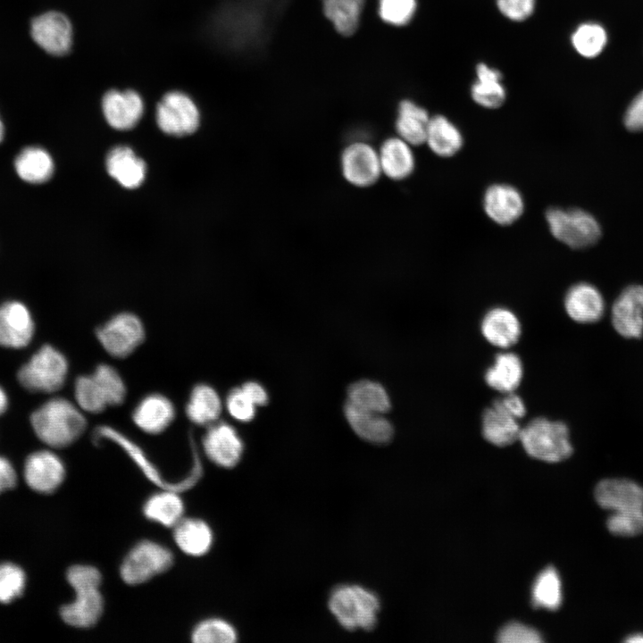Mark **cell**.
<instances>
[{
    "label": "cell",
    "mask_w": 643,
    "mask_h": 643,
    "mask_svg": "<svg viewBox=\"0 0 643 643\" xmlns=\"http://www.w3.org/2000/svg\"><path fill=\"white\" fill-rule=\"evenodd\" d=\"M502 79L500 71L486 63H478L476 80L471 88L472 100L483 108L496 109L500 107L506 99V90Z\"/></svg>",
    "instance_id": "obj_30"
},
{
    "label": "cell",
    "mask_w": 643,
    "mask_h": 643,
    "mask_svg": "<svg viewBox=\"0 0 643 643\" xmlns=\"http://www.w3.org/2000/svg\"><path fill=\"white\" fill-rule=\"evenodd\" d=\"M30 34L38 46L56 57L68 54L74 42L71 20L58 11H49L36 17L30 25Z\"/></svg>",
    "instance_id": "obj_11"
},
{
    "label": "cell",
    "mask_w": 643,
    "mask_h": 643,
    "mask_svg": "<svg viewBox=\"0 0 643 643\" xmlns=\"http://www.w3.org/2000/svg\"><path fill=\"white\" fill-rule=\"evenodd\" d=\"M380 600L372 591L358 585L337 587L329 598V608L347 630H371L377 622Z\"/></svg>",
    "instance_id": "obj_4"
},
{
    "label": "cell",
    "mask_w": 643,
    "mask_h": 643,
    "mask_svg": "<svg viewBox=\"0 0 643 643\" xmlns=\"http://www.w3.org/2000/svg\"><path fill=\"white\" fill-rule=\"evenodd\" d=\"M222 404L217 391L207 384H198L191 391L186 413L196 425L210 426L217 422Z\"/></svg>",
    "instance_id": "obj_34"
},
{
    "label": "cell",
    "mask_w": 643,
    "mask_h": 643,
    "mask_svg": "<svg viewBox=\"0 0 643 643\" xmlns=\"http://www.w3.org/2000/svg\"><path fill=\"white\" fill-rule=\"evenodd\" d=\"M17 482L16 472L8 459L0 456V493L12 489Z\"/></svg>",
    "instance_id": "obj_50"
},
{
    "label": "cell",
    "mask_w": 643,
    "mask_h": 643,
    "mask_svg": "<svg viewBox=\"0 0 643 643\" xmlns=\"http://www.w3.org/2000/svg\"><path fill=\"white\" fill-rule=\"evenodd\" d=\"M624 641L628 643H643V633L631 634Z\"/></svg>",
    "instance_id": "obj_53"
},
{
    "label": "cell",
    "mask_w": 643,
    "mask_h": 643,
    "mask_svg": "<svg viewBox=\"0 0 643 643\" xmlns=\"http://www.w3.org/2000/svg\"><path fill=\"white\" fill-rule=\"evenodd\" d=\"M106 169L111 177L127 188L139 187L146 175L144 161L124 146H116L108 153Z\"/></svg>",
    "instance_id": "obj_26"
},
{
    "label": "cell",
    "mask_w": 643,
    "mask_h": 643,
    "mask_svg": "<svg viewBox=\"0 0 643 643\" xmlns=\"http://www.w3.org/2000/svg\"><path fill=\"white\" fill-rule=\"evenodd\" d=\"M203 449L214 464L231 468L240 461L244 444L233 426L216 422L209 426L203 438Z\"/></svg>",
    "instance_id": "obj_16"
},
{
    "label": "cell",
    "mask_w": 643,
    "mask_h": 643,
    "mask_svg": "<svg viewBox=\"0 0 643 643\" xmlns=\"http://www.w3.org/2000/svg\"><path fill=\"white\" fill-rule=\"evenodd\" d=\"M430 119L421 105L409 99L401 101L395 123L397 136L413 146L424 144Z\"/></svg>",
    "instance_id": "obj_31"
},
{
    "label": "cell",
    "mask_w": 643,
    "mask_h": 643,
    "mask_svg": "<svg viewBox=\"0 0 643 643\" xmlns=\"http://www.w3.org/2000/svg\"><path fill=\"white\" fill-rule=\"evenodd\" d=\"M413 147L397 136L385 139L378 150L382 175L393 180L411 176L416 164Z\"/></svg>",
    "instance_id": "obj_22"
},
{
    "label": "cell",
    "mask_w": 643,
    "mask_h": 643,
    "mask_svg": "<svg viewBox=\"0 0 643 643\" xmlns=\"http://www.w3.org/2000/svg\"><path fill=\"white\" fill-rule=\"evenodd\" d=\"M172 563L173 555L169 548L152 540H142L123 559L120 574L127 584L138 585L166 572Z\"/></svg>",
    "instance_id": "obj_8"
},
{
    "label": "cell",
    "mask_w": 643,
    "mask_h": 643,
    "mask_svg": "<svg viewBox=\"0 0 643 643\" xmlns=\"http://www.w3.org/2000/svg\"><path fill=\"white\" fill-rule=\"evenodd\" d=\"M4 128L3 122L0 119V142L2 141V139L4 138Z\"/></svg>",
    "instance_id": "obj_54"
},
{
    "label": "cell",
    "mask_w": 643,
    "mask_h": 643,
    "mask_svg": "<svg viewBox=\"0 0 643 643\" xmlns=\"http://www.w3.org/2000/svg\"><path fill=\"white\" fill-rule=\"evenodd\" d=\"M54 167L50 154L38 146L23 148L14 160L16 173L30 184H41L50 180Z\"/></svg>",
    "instance_id": "obj_33"
},
{
    "label": "cell",
    "mask_w": 643,
    "mask_h": 643,
    "mask_svg": "<svg viewBox=\"0 0 643 643\" xmlns=\"http://www.w3.org/2000/svg\"><path fill=\"white\" fill-rule=\"evenodd\" d=\"M608 530L617 536L630 537L643 533V510L614 512L606 522Z\"/></svg>",
    "instance_id": "obj_44"
},
{
    "label": "cell",
    "mask_w": 643,
    "mask_h": 643,
    "mask_svg": "<svg viewBox=\"0 0 643 643\" xmlns=\"http://www.w3.org/2000/svg\"><path fill=\"white\" fill-rule=\"evenodd\" d=\"M482 207L486 215L496 224L509 226L523 214L525 202L521 191L507 183L489 185L482 197Z\"/></svg>",
    "instance_id": "obj_14"
},
{
    "label": "cell",
    "mask_w": 643,
    "mask_h": 643,
    "mask_svg": "<svg viewBox=\"0 0 643 643\" xmlns=\"http://www.w3.org/2000/svg\"><path fill=\"white\" fill-rule=\"evenodd\" d=\"M30 424L42 442L60 448L71 445L83 434L87 421L77 405L64 397H54L31 413Z\"/></svg>",
    "instance_id": "obj_1"
},
{
    "label": "cell",
    "mask_w": 643,
    "mask_h": 643,
    "mask_svg": "<svg viewBox=\"0 0 643 643\" xmlns=\"http://www.w3.org/2000/svg\"><path fill=\"white\" fill-rule=\"evenodd\" d=\"M519 421L495 399L482 413V436L497 447L511 445L519 440L522 430Z\"/></svg>",
    "instance_id": "obj_23"
},
{
    "label": "cell",
    "mask_w": 643,
    "mask_h": 643,
    "mask_svg": "<svg viewBox=\"0 0 643 643\" xmlns=\"http://www.w3.org/2000/svg\"><path fill=\"white\" fill-rule=\"evenodd\" d=\"M344 413L353 430L363 439L385 444L392 438L393 426L383 413L357 407L349 402L346 403Z\"/></svg>",
    "instance_id": "obj_25"
},
{
    "label": "cell",
    "mask_w": 643,
    "mask_h": 643,
    "mask_svg": "<svg viewBox=\"0 0 643 643\" xmlns=\"http://www.w3.org/2000/svg\"><path fill=\"white\" fill-rule=\"evenodd\" d=\"M545 218L551 235L573 249L591 246L601 236L597 221L582 209L550 207Z\"/></svg>",
    "instance_id": "obj_6"
},
{
    "label": "cell",
    "mask_w": 643,
    "mask_h": 643,
    "mask_svg": "<svg viewBox=\"0 0 643 643\" xmlns=\"http://www.w3.org/2000/svg\"><path fill=\"white\" fill-rule=\"evenodd\" d=\"M66 578L74 589L75 599L61 607L63 621L76 628L94 626L104 610L100 571L92 565L77 564L67 571Z\"/></svg>",
    "instance_id": "obj_2"
},
{
    "label": "cell",
    "mask_w": 643,
    "mask_h": 643,
    "mask_svg": "<svg viewBox=\"0 0 643 643\" xmlns=\"http://www.w3.org/2000/svg\"><path fill=\"white\" fill-rule=\"evenodd\" d=\"M519 440L529 455L548 463L561 462L572 453L567 425L546 417L533 418L522 427Z\"/></svg>",
    "instance_id": "obj_3"
},
{
    "label": "cell",
    "mask_w": 643,
    "mask_h": 643,
    "mask_svg": "<svg viewBox=\"0 0 643 643\" xmlns=\"http://www.w3.org/2000/svg\"><path fill=\"white\" fill-rule=\"evenodd\" d=\"M424 144L437 156L449 158L462 149L463 136L452 121L437 114L430 116Z\"/></svg>",
    "instance_id": "obj_27"
},
{
    "label": "cell",
    "mask_w": 643,
    "mask_h": 643,
    "mask_svg": "<svg viewBox=\"0 0 643 643\" xmlns=\"http://www.w3.org/2000/svg\"><path fill=\"white\" fill-rule=\"evenodd\" d=\"M564 305L567 315L572 321L582 324L598 322L605 309V299L600 291L587 282L572 285L564 296Z\"/></svg>",
    "instance_id": "obj_20"
},
{
    "label": "cell",
    "mask_w": 643,
    "mask_h": 643,
    "mask_svg": "<svg viewBox=\"0 0 643 643\" xmlns=\"http://www.w3.org/2000/svg\"><path fill=\"white\" fill-rule=\"evenodd\" d=\"M101 109L106 122L113 129L127 130L141 120L145 104L141 95L134 88L107 89L101 99Z\"/></svg>",
    "instance_id": "obj_13"
},
{
    "label": "cell",
    "mask_w": 643,
    "mask_h": 643,
    "mask_svg": "<svg viewBox=\"0 0 643 643\" xmlns=\"http://www.w3.org/2000/svg\"><path fill=\"white\" fill-rule=\"evenodd\" d=\"M480 331L489 344L507 350L520 339L522 325L513 311L506 307L497 306L484 314L480 322Z\"/></svg>",
    "instance_id": "obj_21"
},
{
    "label": "cell",
    "mask_w": 643,
    "mask_h": 643,
    "mask_svg": "<svg viewBox=\"0 0 643 643\" xmlns=\"http://www.w3.org/2000/svg\"><path fill=\"white\" fill-rule=\"evenodd\" d=\"M24 478L28 486L39 493H52L65 478L61 458L52 451L40 450L30 454L24 463Z\"/></svg>",
    "instance_id": "obj_18"
},
{
    "label": "cell",
    "mask_w": 643,
    "mask_h": 643,
    "mask_svg": "<svg viewBox=\"0 0 643 643\" xmlns=\"http://www.w3.org/2000/svg\"><path fill=\"white\" fill-rule=\"evenodd\" d=\"M532 603L535 607L557 609L562 603L561 581L557 572L547 567L541 572L532 588Z\"/></svg>",
    "instance_id": "obj_37"
},
{
    "label": "cell",
    "mask_w": 643,
    "mask_h": 643,
    "mask_svg": "<svg viewBox=\"0 0 643 643\" xmlns=\"http://www.w3.org/2000/svg\"><path fill=\"white\" fill-rule=\"evenodd\" d=\"M240 388L255 406L264 405L268 403L269 397L267 391L261 384L255 381H248L244 383Z\"/></svg>",
    "instance_id": "obj_51"
},
{
    "label": "cell",
    "mask_w": 643,
    "mask_h": 643,
    "mask_svg": "<svg viewBox=\"0 0 643 643\" xmlns=\"http://www.w3.org/2000/svg\"><path fill=\"white\" fill-rule=\"evenodd\" d=\"M35 332V323L28 307L20 301L0 305V346L19 349L27 347Z\"/></svg>",
    "instance_id": "obj_17"
},
{
    "label": "cell",
    "mask_w": 643,
    "mask_h": 643,
    "mask_svg": "<svg viewBox=\"0 0 643 643\" xmlns=\"http://www.w3.org/2000/svg\"><path fill=\"white\" fill-rule=\"evenodd\" d=\"M606 41L605 30L597 23L580 24L572 35V46L580 55L587 58L598 55Z\"/></svg>",
    "instance_id": "obj_38"
},
{
    "label": "cell",
    "mask_w": 643,
    "mask_h": 643,
    "mask_svg": "<svg viewBox=\"0 0 643 643\" xmlns=\"http://www.w3.org/2000/svg\"><path fill=\"white\" fill-rule=\"evenodd\" d=\"M347 397V402L352 405L379 413H385L391 407L386 389L380 384L368 380L351 384Z\"/></svg>",
    "instance_id": "obj_36"
},
{
    "label": "cell",
    "mask_w": 643,
    "mask_h": 643,
    "mask_svg": "<svg viewBox=\"0 0 643 643\" xmlns=\"http://www.w3.org/2000/svg\"><path fill=\"white\" fill-rule=\"evenodd\" d=\"M237 638V630L229 622L214 617L199 622L191 633L195 643H233Z\"/></svg>",
    "instance_id": "obj_39"
},
{
    "label": "cell",
    "mask_w": 643,
    "mask_h": 643,
    "mask_svg": "<svg viewBox=\"0 0 643 643\" xmlns=\"http://www.w3.org/2000/svg\"><path fill=\"white\" fill-rule=\"evenodd\" d=\"M497 401L511 414L521 420L526 414V406L522 398L514 391L502 394Z\"/></svg>",
    "instance_id": "obj_49"
},
{
    "label": "cell",
    "mask_w": 643,
    "mask_h": 643,
    "mask_svg": "<svg viewBox=\"0 0 643 643\" xmlns=\"http://www.w3.org/2000/svg\"><path fill=\"white\" fill-rule=\"evenodd\" d=\"M595 498L614 512L643 510V488L627 479H605L595 489Z\"/></svg>",
    "instance_id": "obj_19"
},
{
    "label": "cell",
    "mask_w": 643,
    "mask_h": 643,
    "mask_svg": "<svg viewBox=\"0 0 643 643\" xmlns=\"http://www.w3.org/2000/svg\"><path fill=\"white\" fill-rule=\"evenodd\" d=\"M175 416L172 403L163 395L151 394L145 397L135 407L132 419L143 431L158 434L169 427Z\"/></svg>",
    "instance_id": "obj_24"
},
{
    "label": "cell",
    "mask_w": 643,
    "mask_h": 643,
    "mask_svg": "<svg viewBox=\"0 0 643 643\" xmlns=\"http://www.w3.org/2000/svg\"><path fill=\"white\" fill-rule=\"evenodd\" d=\"M96 335L109 355L116 358H123L130 355L143 342L145 329L137 315L121 313L100 326Z\"/></svg>",
    "instance_id": "obj_10"
},
{
    "label": "cell",
    "mask_w": 643,
    "mask_h": 643,
    "mask_svg": "<svg viewBox=\"0 0 643 643\" xmlns=\"http://www.w3.org/2000/svg\"><path fill=\"white\" fill-rule=\"evenodd\" d=\"M325 16L338 33L350 36L357 29L365 0H322Z\"/></svg>",
    "instance_id": "obj_35"
},
{
    "label": "cell",
    "mask_w": 643,
    "mask_h": 643,
    "mask_svg": "<svg viewBox=\"0 0 643 643\" xmlns=\"http://www.w3.org/2000/svg\"><path fill=\"white\" fill-rule=\"evenodd\" d=\"M155 118L161 130L180 137L197 129L200 112L188 94L180 89H171L163 93L158 101Z\"/></svg>",
    "instance_id": "obj_9"
},
{
    "label": "cell",
    "mask_w": 643,
    "mask_h": 643,
    "mask_svg": "<svg viewBox=\"0 0 643 643\" xmlns=\"http://www.w3.org/2000/svg\"><path fill=\"white\" fill-rule=\"evenodd\" d=\"M340 167L344 179L358 188L373 185L382 175L378 150L366 142L347 146L340 156Z\"/></svg>",
    "instance_id": "obj_12"
},
{
    "label": "cell",
    "mask_w": 643,
    "mask_h": 643,
    "mask_svg": "<svg viewBox=\"0 0 643 643\" xmlns=\"http://www.w3.org/2000/svg\"><path fill=\"white\" fill-rule=\"evenodd\" d=\"M611 322L614 330L625 338L643 335V286L625 288L611 307Z\"/></svg>",
    "instance_id": "obj_15"
},
{
    "label": "cell",
    "mask_w": 643,
    "mask_h": 643,
    "mask_svg": "<svg viewBox=\"0 0 643 643\" xmlns=\"http://www.w3.org/2000/svg\"><path fill=\"white\" fill-rule=\"evenodd\" d=\"M67 374L66 357L53 346L44 345L21 366L17 379L29 391L53 393L63 386Z\"/></svg>",
    "instance_id": "obj_5"
},
{
    "label": "cell",
    "mask_w": 643,
    "mask_h": 643,
    "mask_svg": "<svg viewBox=\"0 0 643 643\" xmlns=\"http://www.w3.org/2000/svg\"><path fill=\"white\" fill-rule=\"evenodd\" d=\"M381 20L393 26H404L412 21L417 8L416 0H379Z\"/></svg>",
    "instance_id": "obj_43"
},
{
    "label": "cell",
    "mask_w": 643,
    "mask_h": 643,
    "mask_svg": "<svg viewBox=\"0 0 643 643\" xmlns=\"http://www.w3.org/2000/svg\"><path fill=\"white\" fill-rule=\"evenodd\" d=\"M523 366L519 355L504 350L498 353L485 372V381L492 389L501 394L514 392L520 386Z\"/></svg>",
    "instance_id": "obj_28"
},
{
    "label": "cell",
    "mask_w": 643,
    "mask_h": 643,
    "mask_svg": "<svg viewBox=\"0 0 643 643\" xmlns=\"http://www.w3.org/2000/svg\"><path fill=\"white\" fill-rule=\"evenodd\" d=\"M74 397L77 405L87 413H98L108 406L92 374L76 379Z\"/></svg>",
    "instance_id": "obj_41"
},
{
    "label": "cell",
    "mask_w": 643,
    "mask_h": 643,
    "mask_svg": "<svg viewBox=\"0 0 643 643\" xmlns=\"http://www.w3.org/2000/svg\"><path fill=\"white\" fill-rule=\"evenodd\" d=\"M177 547L190 556H202L211 548L213 534L210 526L197 518H182L173 527Z\"/></svg>",
    "instance_id": "obj_29"
},
{
    "label": "cell",
    "mask_w": 643,
    "mask_h": 643,
    "mask_svg": "<svg viewBox=\"0 0 643 643\" xmlns=\"http://www.w3.org/2000/svg\"><path fill=\"white\" fill-rule=\"evenodd\" d=\"M8 406V397L4 389L0 386V415H2L7 409Z\"/></svg>",
    "instance_id": "obj_52"
},
{
    "label": "cell",
    "mask_w": 643,
    "mask_h": 643,
    "mask_svg": "<svg viewBox=\"0 0 643 643\" xmlns=\"http://www.w3.org/2000/svg\"><path fill=\"white\" fill-rule=\"evenodd\" d=\"M497 641L501 643H539L542 641V639L534 629L519 622H511L500 630Z\"/></svg>",
    "instance_id": "obj_46"
},
{
    "label": "cell",
    "mask_w": 643,
    "mask_h": 643,
    "mask_svg": "<svg viewBox=\"0 0 643 643\" xmlns=\"http://www.w3.org/2000/svg\"><path fill=\"white\" fill-rule=\"evenodd\" d=\"M179 492L163 489L162 491L150 496L143 505L145 516L163 526L173 528L184 518L185 506Z\"/></svg>",
    "instance_id": "obj_32"
},
{
    "label": "cell",
    "mask_w": 643,
    "mask_h": 643,
    "mask_svg": "<svg viewBox=\"0 0 643 643\" xmlns=\"http://www.w3.org/2000/svg\"><path fill=\"white\" fill-rule=\"evenodd\" d=\"M226 407L230 416L239 422H250L255 415V405L241 388H235L229 392Z\"/></svg>",
    "instance_id": "obj_45"
},
{
    "label": "cell",
    "mask_w": 643,
    "mask_h": 643,
    "mask_svg": "<svg viewBox=\"0 0 643 643\" xmlns=\"http://www.w3.org/2000/svg\"><path fill=\"white\" fill-rule=\"evenodd\" d=\"M23 571L13 564H0V603L8 604L19 597L25 588Z\"/></svg>",
    "instance_id": "obj_42"
},
{
    "label": "cell",
    "mask_w": 643,
    "mask_h": 643,
    "mask_svg": "<svg viewBox=\"0 0 643 643\" xmlns=\"http://www.w3.org/2000/svg\"><path fill=\"white\" fill-rule=\"evenodd\" d=\"M624 125L630 131L643 130V91L629 105L624 115Z\"/></svg>",
    "instance_id": "obj_48"
},
{
    "label": "cell",
    "mask_w": 643,
    "mask_h": 643,
    "mask_svg": "<svg viewBox=\"0 0 643 643\" xmlns=\"http://www.w3.org/2000/svg\"><path fill=\"white\" fill-rule=\"evenodd\" d=\"M107 405H119L126 397V386L120 373L113 366L99 364L92 373Z\"/></svg>",
    "instance_id": "obj_40"
},
{
    "label": "cell",
    "mask_w": 643,
    "mask_h": 643,
    "mask_svg": "<svg viewBox=\"0 0 643 643\" xmlns=\"http://www.w3.org/2000/svg\"><path fill=\"white\" fill-rule=\"evenodd\" d=\"M500 13L510 21H523L533 13L536 0H496Z\"/></svg>",
    "instance_id": "obj_47"
},
{
    "label": "cell",
    "mask_w": 643,
    "mask_h": 643,
    "mask_svg": "<svg viewBox=\"0 0 643 643\" xmlns=\"http://www.w3.org/2000/svg\"><path fill=\"white\" fill-rule=\"evenodd\" d=\"M96 442L108 439L118 445L130 457L135 464L140 469L144 475L153 483L162 489H174L177 491L186 490L194 486L202 474V466L197 454H194V465L188 475L178 482H170L163 479L160 471L147 457L143 449L114 428L104 425L96 428L95 431Z\"/></svg>",
    "instance_id": "obj_7"
}]
</instances>
